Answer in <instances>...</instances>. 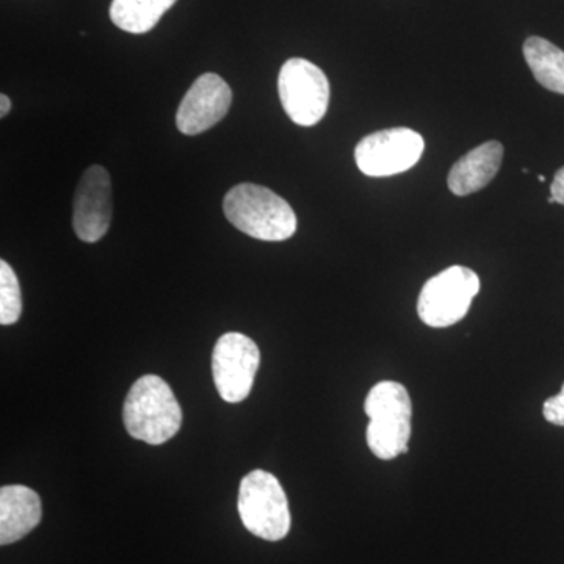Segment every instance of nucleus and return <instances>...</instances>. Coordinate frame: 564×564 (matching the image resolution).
Segmentation results:
<instances>
[{"label":"nucleus","mask_w":564,"mask_h":564,"mask_svg":"<svg viewBox=\"0 0 564 564\" xmlns=\"http://www.w3.org/2000/svg\"><path fill=\"white\" fill-rule=\"evenodd\" d=\"M22 296L20 281L10 263L0 261V325L9 326L20 321Z\"/></svg>","instance_id":"2eb2a0df"},{"label":"nucleus","mask_w":564,"mask_h":564,"mask_svg":"<svg viewBox=\"0 0 564 564\" xmlns=\"http://www.w3.org/2000/svg\"><path fill=\"white\" fill-rule=\"evenodd\" d=\"M232 104L231 87L218 74L199 76L185 93L176 115V126L184 135L209 131L228 115Z\"/></svg>","instance_id":"9d476101"},{"label":"nucleus","mask_w":564,"mask_h":564,"mask_svg":"<svg viewBox=\"0 0 564 564\" xmlns=\"http://www.w3.org/2000/svg\"><path fill=\"white\" fill-rule=\"evenodd\" d=\"M538 180H540L541 182H544V181H545V177H544V176H541V174H540V176H538Z\"/></svg>","instance_id":"aec40b11"},{"label":"nucleus","mask_w":564,"mask_h":564,"mask_svg":"<svg viewBox=\"0 0 564 564\" xmlns=\"http://www.w3.org/2000/svg\"><path fill=\"white\" fill-rule=\"evenodd\" d=\"M423 150L425 141L413 129H384L359 141L355 150L356 165L366 176H393L413 169L421 161Z\"/></svg>","instance_id":"0eeeda50"},{"label":"nucleus","mask_w":564,"mask_h":564,"mask_svg":"<svg viewBox=\"0 0 564 564\" xmlns=\"http://www.w3.org/2000/svg\"><path fill=\"white\" fill-rule=\"evenodd\" d=\"M11 110V101L9 96L2 95L0 96V117L6 118L7 115L10 113Z\"/></svg>","instance_id":"a211bd4d"},{"label":"nucleus","mask_w":564,"mask_h":564,"mask_svg":"<svg viewBox=\"0 0 564 564\" xmlns=\"http://www.w3.org/2000/svg\"><path fill=\"white\" fill-rule=\"evenodd\" d=\"M551 193L555 202L564 206V166L556 172L554 182H552Z\"/></svg>","instance_id":"f3484780"},{"label":"nucleus","mask_w":564,"mask_h":564,"mask_svg":"<svg viewBox=\"0 0 564 564\" xmlns=\"http://www.w3.org/2000/svg\"><path fill=\"white\" fill-rule=\"evenodd\" d=\"M480 292V278L467 267H448L425 282L419 295L417 314L432 328L462 322Z\"/></svg>","instance_id":"39448f33"},{"label":"nucleus","mask_w":564,"mask_h":564,"mask_svg":"<svg viewBox=\"0 0 564 564\" xmlns=\"http://www.w3.org/2000/svg\"><path fill=\"white\" fill-rule=\"evenodd\" d=\"M113 215L110 174L93 165L82 174L73 203V228L82 242H99L109 231Z\"/></svg>","instance_id":"1a4fd4ad"},{"label":"nucleus","mask_w":564,"mask_h":564,"mask_svg":"<svg viewBox=\"0 0 564 564\" xmlns=\"http://www.w3.org/2000/svg\"><path fill=\"white\" fill-rule=\"evenodd\" d=\"M237 508L243 525L254 536L280 541L291 532L288 496L278 478L265 470H252L245 475Z\"/></svg>","instance_id":"20e7f679"},{"label":"nucleus","mask_w":564,"mask_h":564,"mask_svg":"<svg viewBox=\"0 0 564 564\" xmlns=\"http://www.w3.org/2000/svg\"><path fill=\"white\" fill-rule=\"evenodd\" d=\"M527 65L547 90L564 95V52L551 41L530 36L524 43Z\"/></svg>","instance_id":"4468645a"},{"label":"nucleus","mask_w":564,"mask_h":564,"mask_svg":"<svg viewBox=\"0 0 564 564\" xmlns=\"http://www.w3.org/2000/svg\"><path fill=\"white\" fill-rule=\"evenodd\" d=\"M554 203H556L555 198H554V196L551 195V198H549V204H554Z\"/></svg>","instance_id":"6ab92c4d"},{"label":"nucleus","mask_w":564,"mask_h":564,"mask_svg":"<svg viewBox=\"0 0 564 564\" xmlns=\"http://www.w3.org/2000/svg\"><path fill=\"white\" fill-rule=\"evenodd\" d=\"M43 507L39 494L28 486L0 489V544L18 543L40 524Z\"/></svg>","instance_id":"9b49d317"},{"label":"nucleus","mask_w":564,"mask_h":564,"mask_svg":"<svg viewBox=\"0 0 564 564\" xmlns=\"http://www.w3.org/2000/svg\"><path fill=\"white\" fill-rule=\"evenodd\" d=\"M122 422L133 440L165 444L181 430V404L165 380L158 375H144L126 397Z\"/></svg>","instance_id":"f03ea898"},{"label":"nucleus","mask_w":564,"mask_h":564,"mask_svg":"<svg viewBox=\"0 0 564 564\" xmlns=\"http://www.w3.org/2000/svg\"><path fill=\"white\" fill-rule=\"evenodd\" d=\"M223 210L234 228L263 242L291 239L299 226L291 204L262 185H236L225 196Z\"/></svg>","instance_id":"f257e3e1"},{"label":"nucleus","mask_w":564,"mask_h":564,"mask_svg":"<svg viewBox=\"0 0 564 564\" xmlns=\"http://www.w3.org/2000/svg\"><path fill=\"white\" fill-rule=\"evenodd\" d=\"M503 147L499 141H488L467 152L452 166L448 188L456 196H466L485 188L499 173Z\"/></svg>","instance_id":"f8f14e48"},{"label":"nucleus","mask_w":564,"mask_h":564,"mask_svg":"<svg viewBox=\"0 0 564 564\" xmlns=\"http://www.w3.org/2000/svg\"><path fill=\"white\" fill-rule=\"evenodd\" d=\"M364 411L370 419L367 445L377 458L391 462L408 454L413 403L403 384L397 381L375 384L364 403Z\"/></svg>","instance_id":"7ed1b4c3"},{"label":"nucleus","mask_w":564,"mask_h":564,"mask_svg":"<svg viewBox=\"0 0 564 564\" xmlns=\"http://www.w3.org/2000/svg\"><path fill=\"white\" fill-rule=\"evenodd\" d=\"M545 421L564 426V384L558 395L545 400L543 406Z\"/></svg>","instance_id":"dca6fc26"},{"label":"nucleus","mask_w":564,"mask_h":564,"mask_svg":"<svg viewBox=\"0 0 564 564\" xmlns=\"http://www.w3.org/2000/svg\"><path fill=\"white\" fill-rule=\"evenodd\" d=\"M261 351L250 337L240 333L223 334L212 351V375L225 402L240 403L250 395Z\"/></svg>","instance_id":"6e6552de"},{"label":"nucleus","mask_w":564,"mask_h":564,"mask_svg":"<svg viewBox=\"0 0 564 564\" xmlns=\"http://www.w3.org/2000/svg\"><path fill=\"white\" fill-rule=\"evenodd\" d=\"M282 109L295 124L311 128L325 117L329 106V82L313 62L291 58L278 77Z\"/></svg>","instance_id":"423d86ee"},{"label":"nucleus","mask_w":564,"mask_h":564,"mask_svg":"<svg viewBox=\"0 0 564 564\" xmlns=\"http://www.w3.org/2000/svg\"><path fill=\"white\" fill-rule=\"evenodd\" d=\"M177 0H113L110 20L121 31L141 35L151 32Z\"/></svg>","instance_id":"ddd939ff"}]
</instances>
